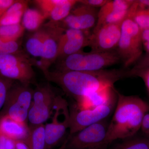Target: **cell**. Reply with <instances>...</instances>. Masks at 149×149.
Returning a JSON list of instances; mask_svg holds the SVG:
<instances>
[{"label": "cell", "instance_id": "obj_3", "mask_svg": "<svg viewBox=\"0 0 149 149\" xmlns=\"http://www.w3.org/2000/svg\"><path fill=\"white\" fill-rule=\"evenodd\" d=\"M61 60L58 70L60 71H97L105 69L120 61L116 50L104 52L81 51Z\"/></svg>", "mask_w": 149, "mask_h": 149}, {"label": "cell", "instance_id": "obj_15", "mask_svg": "<svg viewBox=\"0 0 149 149\" xmlns=\"http://www.w3.org/2000/svg\"><path fill=\"white\" fill-rule=\"evenodd\" d=\"M89 35L81 30L65 29L59 40L56 59H62L82 51L88 46Z\"/></svg>", "mask_w": 149, "mask_h": 149}, {"label": "cell", "instance_id": "obj_1", "mask_svg": "<svg viewBox=\"0 0 149 149\" xmlns=\"http://www.w3.org/2000/svg\"><path fill=\"white\" fill-rule=\"evenodd\" d=\"M42 72L47 80L58 85L77 102L89 93L114 86L118 80L130 77V70L124 68L93 71L47 70Z\"/></svg>", "mask_w": 149, "mask_h": 149}, {"label": "cell", "instance_id": "obj_24", "mask_svg": "<svg viewBox=\"0 0 149 149\" xmlns=\"http://www.w3.org/2000/svg\"><path fill=\"white\" fill-rule=\"evenodd\" d=\"M128 16L131 17L142 30L149 29V8H139L136 1L129 10Z\"/></svg>", "mask_w": 149, "mask_h": 149}, {"label": "cell", "instance_id": "obj_4", "mask_svg": "<svg viewBox=\"0 0 149 149\" xmlns=\"http://www.w3.org/2000/svg\"><path fill=\"white\" fill-rule=\"evenodd\" d=\"M142 31L134 20L128 16L121 24V34L116 51L124 68L130 66L142 54Z\"/></svg>", "mask_w": 149, "mask_h": 149}, {"label": "cell", "instance_id": "obj_29", "mask_svg": "<svg viewBox=\"0 0 149 149\" xmlns=\"http://www.w3.org/2000/svg\"><path fill=\"white\" fill-rule=\"evenodd\" d=\"M141 129L143 134L148 137L149 134V110L144 115L141 123Z\"/></svg>", "mask_w": 149, "mask_h": 149}, {"label": "cell", "instance_id": "obj_2", "mask_svg": "<svg viewBox=\"0 0 149 149\" xmlns=\"http://www.w3.org/2000/svg\"><path fill=\"white\" fill-rule=\"evenodd\" d=\"M116 93L117 103L107 131L109 145L137 134L144 115L149 110V104L138 96L125 95L117 90Z\"/></svg>", "mask_w": 149, "mask_h": 149}, {"label": "cell", "instance_id": "obj_30", "mask_svg": "<svg viewBox=\"0 0 149 149\" xmlns=\"http://www.w3.org/2000/svg\"><path fill=\"white\" fill-rule=\"evenodd\" d=\"M16 0H0V17Z\"/></svg>", "mask_w": 149, "mask_h": 149}, {"label": "cell", "instance_id": "obj_17", "mask_svg": "<svg viewBox=\"0 0 149 149\" xmlns=\"http://www.w3.org/2000/svg\"><path fill=\"white\" fill-rule=\"evenodd\" d=\"M114 86H109L92 92L77 102L76 106L80 109H91L107 103L117 97Z\"/></svg>", "mask_w": 149, "mask_h": 149}, {"label": "cell", "instance_id": "obj_8", "mask_svg": "<svg viewBox=\"0 0 149 149\" xmlns=\"http://www.w3.org/2000/svg\"><path fill=\"white\" fill-rule=\"evenodd\" d=\"M117 96L107 103L91 109H80L77 107L69 110V134L72 136L86 127L107 119L114 111Z\"/></svg>", "mask_w": 149, "mask_h": 149}, {"label": "cell", "instance_id": "obj_25", "mask_svg": "<svg viewBox=\"0 0 149 149\" xmlns=\"http://www.w3.org/2000/svg\"><path fill=\"white\" fill-rule=\"evenodd\" d=\"M25 29L21 23L0 26V38L5 42L15 41L24 34Z\"/></svg>", "mask_w": 149, "mask_h": 149}, {"label": "cell", "instance_id": "obj_33", "mask_svg": "<svg viewBox=\"0 0 149 149\" xmlns=\"http://www.w3.org/2000/svg\"><path fill=\"white\" fill-rule=\"evenodd\" d=\"M148 138H149V134L148 135Z\"/></svg>", "mask_w": 149, "mask_h": 149}, {"label": "cell", "instance_id": "obj_26", "mask_svg": "<svg viewBox=\"0 0 149 149\" xmlns=\"http://www.w3.org/2000/svg\"><path fill=\"white\" fill-rule=\"evenodd\" d=\"M22 51L21 42L19 40L5 42L0 38V55L17 53Z\"/></svg>", "mask_w": 149, "mask_h": 149}, {"label": "cell", "instance_id": "obj_9", "mask_svg": "<svg viewBox=\"0 0 149 149\" xmlns=\"http://www.w3.org/2000/svg\"><path fill=\"white\" fill-rule=\"evenodd\" d=\"M51 122L45 125L46 149H50L59 143L69 129L70 113L67 102L57 95L53 108Z\"/></svg>", "mask_w": 149, "mask_h": 149}, {"label": "cell", "instance_id": "obj_27", "mask_svg": "<svg viewBox=\"0 0 149 149\" xmlns=\"http://www.w3.org/2000/svg\"><path fill=\"white\" fill-rule=\"evenodd\" d=\"M15 81L0 76V111L5 103L8 91Z\"/></svg>", "mask_w": 149, "mask_h": 149}, {"label": "cell", "instance_id": "obj_14", "mask_svg": "<svg viewBox=\"0 0 149 149\" xmlns=\"http://www.w3.org/2000/svg\"><path fill=\"white\" fill-rule=\"evenodd\" d=\"M133 0L109 1L100 9L93 32L106 24L122 22L128 16Z\"/></svg>", "mask_w": 149, "mask_h": 149}, {"label": "cell", "instance_id": "obj_5", "mask_svg": "<svg viewBox=\"0 0 149 149\" xmlns=\"http://www.w3.org/2000/svg\"><path fill=\"white\" fill-rule=\"evenodd\" d=\"M35 61L23 51L0 55V76L29 85L35 82Z\"/></svg>", "mask_w": 149, "mask_h": 149}, {"label": "cell", "instance_id": "obj_10", "mask_svg": "<svg viewBox=\"0 0 149 149\" xmlns=\"http://www.w3.org/2000/svg\"><path fill=\"white\" fill-rule=\"evenodd\" d=\"M56 96L48 83L37 85L28 114L30 125L44 124L50 118Z\"/></svg>", "mask_w": 149, "mask_h": 149}, {"label": "cell", "instance_id": "obj_7", "mask_svg": "<svg viewBox=\"0 0 149 149\" xmlns=\"http://www.w3.org/2000/svg\"><path fill=\"white\" fill-rule=\"evenodd\" d=\"M109 123L107 119L86 127L68 136L65 149H106L109 145L106 136Z\"/></svg>", "mask_w": 149, "mask_h": 149}, {"label": "cell", "instance_id": "obj_19", "mask_svg": "<svg viewBox=\"0 0 149 149\" xmlns=\"http://www.w3.org/2000/svg\"><path fill=\"white\" fill-rule=\"evenodd\" d=\"M119 140L113 142L106 149H149V138L144 134Z\"/></svg>", "mask_w": 149, "mask_h": 149}, {"label": "cell", "instance_id": "obj_32", "mask_svg": "<svg viewBox=\"0 0 149 149\" xmlns=\"http://www.w3.org/2000/svg\"><path fill=\"white\" fill-rule=\"evenodd\" d=\"M138 75L141 76L143 78L149 92V69L143 73L138 74Z\"/></svg>", "mask_w": 149, "mask_h": 149}, {"label": "cell", "instance_id": "obj_16", "mask_svg": "<svg viewBox=\"0 0 149 149\" xmlns=\"http://www.w3.org/2000/svg\"><path fill=\"white\" fill-rule=\"evenodd\" d=\"M29 130L27 123L19 122L7 116H0V135L12 141L24 142Z\"/></svg>", "mask_w": 149, "mask_h": 149}, {"label": "cell", "instance_id": "obj_22", "mask_svg": "<svg viewBox=\"0 0 149 149\" xmlns=\"http://www.w3.org/2000/svg\"><path fill=\"white\" fill-rule=\"evenodd\" d=\"M44 38V31L42 27L29 36L25 45V49L29 55L35 57H42Z\"/></svg>", "mask_w": 149, "mask_h": 149}, {"label": "cell", "instance_id": "obj_12", "mask_svg": "<svg viewBox=\"0 0 149 149\" xmlns=\"http://www.w3.org/2000/svg\"><path fill=\"white\" fill-rule=\"evenodd\" d=\"M42 27L44 31L43 51L41 65L39 66L42 71L49 70L50 65L56 59L59 40L65 29L59 22L52 21Z\"/></svg>", "mask_w": 149, "mask_h": 149}, {"label": "cell", "instance_id": "obj_28", "mask_svg": "<svg viewBox=\"0 0 149 149\" xmlns=\"http://www.w3.org/2000/svg\"><path fill=\"white\" fill-rule=\"evenodd\" d=\"M109 0H80L78 3L91 6V7L97 8L103 6Z\"/></svg>", "mask_w": 149, "mask_h": 149}, {"label": "cell", "instance_id": "obj_18", "mask_svg": "<svg viewBox=\"0 0 149 149\" xmlns=\"http://www.w3.org/2000/svg\"><path fill=\"white\" fill-rule=\"evenodd\" d=\"M28 1L16 0L0 17V26L21 23L25 11L28 8Z\"/></svg>", "mask_w": 149, "mask_h": 149}, {"label": "cell", "instance_id": "obj_11", "mask_svg": "<svg viewBox=\"0 0 149 149\" xmlns=\"http://www.w3.org/2000/svg\"><path fill=\"white\" fill-rule=\"evenodd\" d=\"M123 22L104 25L90 35L88 46L91 47V52H104L116 50L120 40Z\"/></svg>", "mask_w": 149, "mask_h": 149}, {"label": "cell", "instance_id": "obj_21", "mask_svg": "<svg viewBox=\"0 0 149 149\" xmlns=\"http://www.w3.org/2000/svg\"><path fill=\"white\" fill-rule=\"evenodd\" d=\"M47 19L40 11L27 8L23 14L21 23L24 29L35 32L41 28Z\"/></svg>", "mask_w": 149, "mask_h": 149}, {"label": "cell", "instance_id": "obj_23", "mask_svg": "<svg viewBox=\"0 0 149 149\" xmlns=\"http://www.w3.org/2000/svg\"><path fill=\"white\" fill-rule=\"evenodd\" d=\"M78 3L77 0H58L56 5L50 14L49 18L53 22L62 21Z\"/></svg>", "mask_w": 149, "mask_h": 149}, {"label": "cell", "instance_id": "obj_13", "mask_svg": "<svg viewBox=\"0 0 149 149\" xmlns=\"http://www.w3.org/2000/svg\"><path fill=\"white\" fill-rule=\"evenodd\" d=\"M80 4V5L74 7L68 16L61 21L62 27L86 32L95 27L97 21V9Z\"/></svg>", "mask_w": 149, "mask_h": 149}, {"label": "cell", "instance_id": "obj_6", "mask_svg": "<svg viewBox=\"0 0 149 149\" xmlns=\"http://www.w3.org/2000/svg\"><path fill=\"white\" fill-rule=\"evenodd\" d=\"M33 93L34 90L29 85L14 83L8 91L0 116H7L19 122L27 123Z\"/></svg>", "mask_w": 149, "mask_h": 149}, {"label": "cell", "instance_id": "obj_31", "mask_svg": "<svg viewBox=\"0 0 149 149\" xmlns=\"http://www.w3.org/2000/svg\"><path fill=\"white\" fill-rule=\"evenodd\" d=\"M142 41L147 52L149 53V29L142 31Z\"/></svg>", "mask_w": 149, "mask_h": 149}, {"label": "cell", "instance_id": "obj_20", "mask_svg": "<svg viewBox=\"0 0 149 149\" xmlns=\"http://www.w3.org/2000/svg\"><path fill=\"white\" fill-rule=\"evenodd\" d=\"M29 133L24 143L28 149H45V125H30Z\"/></svg>", "mask_w": 149, "mask_h": 149}]
</instances>
